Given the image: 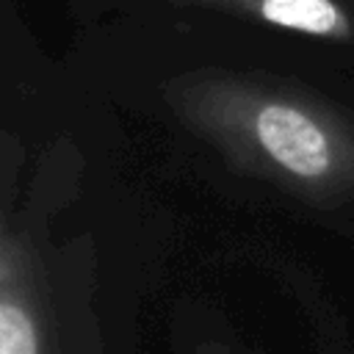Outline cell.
<instances>
[{
	"mask_svg": "<svg viewBox=\"0 0 354 354\" xmlns=\"http://www.w3.org/2000/svg\"><path fill=\"white\" fill-rule=\"evenodd\" d=\"M166 3L221 11L249 22H260L268 28H282L290 33L337 41V44L354 39V17L340 0H166Z\"/></svg>",
	"mask_w": 354,
	"mask_h": 354,
	"instance_id": "cell-3",
	"label": "cell"
},
{
	"mask_svg": "<svg viewBox=\"0 0 354 354\" xmlns=\"http://www.w3.org/2000/svg\"><path fill=\"white\" fill-rule=\"evenodd\" d=\"M163 102L235 169L304 202L354 196V119L293 86L199 69L171 77Z\"/></svg>",
	"mask_w": 354,
	"mask_h": 354,
	"instance_id": "cell-1",
	"label": "cell"
},
{
	"mask_svg": "<svg viewBox=\"0 0 354 354\" xmlns=\"http://www.w3.org/2000/svg\"><path fill=\"white\" fill-rule=\"evenodd\" d=\"M0 354H61L44 271L0 205Z\"/></svg>",
	"mask_w": 354,
	"mask_h": 354,
	"instance_id": "cell-2",
	"label": "cell"
},
{
	"mask_svg": "<svg viewBox=\"0 0 354 354\" xmlns=\"http://www.w3.org/2000/svg\"><path fill=\"white\" fill-rule=\"evenodd\" d=\"M191 354H238V351H232L227 343H216V340H205V343H199V346H194L191 348Z\"/></svg>",
	"mask_w": 354,
	"mask_h": 354,
	"instance_id": "cell-4",
	"label": "cell"
}]
</instances>
